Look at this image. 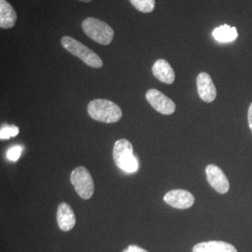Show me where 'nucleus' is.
Returning a JSON list of instances; mask_svg holds the SVG:
<instances>
[{
    "mask_svg": "<svg viewBox=\"0 0 252 252\" xmlns=\"http://www.w3.org/2000/svg\"><path fill=\"white\" fill-rule=\"evenodd\" d=\"M152 70L153 76L161 82L172 84L175 81V72L170 63L164 59H158L153 64Z\"/></svg>",
    "mask_w": 252,
    "mask_h": 252,
    "instance_id": "obj_11",
    "label": "nucleus"
},
{
    "mask_svg": "<svg viewBox=\"0 0 252 252\" xmlns=\"http://www.w3.org/2000/svg\"><path fill=\"white\" fill-rule=\"evenodd\" d=\"M123 252H149L144 249L136 246V245H130L126 250Z\"/></svg>",
    "mask_w": 252,
    "mask_h": 252,
    "instance_id": "obj_18",
    "label": "nucleus"
},
{
    "mask_svg": "<svg viewBox=\"0 0 252 252\" xmlns=\"http://www.w3.org/2000/svg\"><path fill=\"white\" fill-rule=\"evenodd\" d=\"M146 99L156 111L163 115H171L176 111V104L162 92L150 89L146 93Z\"/></svg>",
    "mask_w": 252,
    "mask_h": 252,
    "instance_id": "obj_6",
    "label": "nucleus"
},
{
    "mask_svg": "<svg viewBox=\"0 0 252 252\" xmlns=\"http://www.w3.org/2000/svg\"><path fill=\"white\" fill-rule=\"evenodd\" d=\"M196 85L199 96L203 101L211 103L216 99V87L209 74L207 72L200 73L196 78Z\"/></svg>",
    "mask_w": 252,
    "mask_h": 252,
    "instance_id": "obj_9",
    "label": "nucleus"
},
{
    "mask_svg": "<svg viewBox=\"0 0 252 252\" xmlns=\"http://www.w3.org/2000/svg\"><path fill=\"white\" fill-rule=\"evenodd\" d=\"M70 181L81 198L90 199L94 191V183L90 172L84 166H78L70 175Z\"/></svg>",
    "mask_w": 252,
    "mask_h": 252,
    "instance_id": "obj_5",
    "label": "nucleus"
},
{
    "mask_svg": "<svg viewBox=\"0 0 252 252\" xmlns=\"http://www.w3.org/2000/svg\"><path fill=\"white\" fill-rule=\"evenodd\" d=\"M79 1H81V2H85V3H89V2H91L92 0H79Z\"/></svg>",
    "mask_w": 252,
    "mask_h": 252,
    "instance_id": "obj_20",
    "label": "nucleus"
},
{
    "mask_svg": "<svg viewBox=\"0 0 252 252\" xmlns=\"http://www.w3.org/2000/svg\"><path fill=\"white\" fill-rule=\"evenodd\" d=\"M20 130L15 126H4L0 130V138L2 140L9 139L10 137H15L18 135Z\"/></svg>",
    "mask_w": 252,
    "mask_h": 252,
    "instance_id": "obj_16",
    "label": "nucleus"
},
{
    "mask_svg": "<svg viewBox=\"0 0 252 252\" xmlns=\"http://www.w3.org/2000/svg\"><path fill=\"white\" fill-rule=\"evenodd\" d=\"M88 114L100 123L114 124L123 117V111L114 102L107 99H94L88 105Z\"/></svg>",
    "mask_w": 252,
    "mask_h": 252,
    "instance_id": "obj_1",
    "label": "nucleus"
},
{
    "mask_svg": "<svg viewBox=\"0 0 252 252\" xmlns=\"http://www.w3.org/2000/svg\"><path fill=\"white\" fill-rule=\"evenodd\" d=\"M212 35L218 42L229 43V42H233L237 38L238 33L235 27L223 25L214 29Z\"/></svg>",
    "mask_w": 252,
    "mask_h": 252,
    "instance_id": "obj_14",
    "label": "nucleus"
},
{
    "mask_svg": "<svg viewBox=\"0 0 252 252\" xmlns=\"http://www.w3.org/2000/svg\"><path fill=\"white\" fill-rule=\"evenodd\" d=\"M207 179L209 185L217 192L224 194L230 189V183L223 171L215 164H208L206 168Z\"/></svg>",
    "mask_w": 252,
    "mask_h": 252,
    "instance_id": "obj_8",
    "label": "nucleus"
},
{
    "mask_svg": "<svg viewBox=\"0 0 252 252\" xmlns=\"http://www.w3.org/2000/svg\"><path fill=\"white\" fill-rule=\"evenodd\" d=\"M17 13L11 4L7 0H0V27L9 29L14 27L17 22Z\"/></svg>",
    "mask_w": 252,
    "mask_h": 252,
    "instance_id": "obj_13",
    "label": "nucleus"
},
{
    "mask_svg": "<svg viewBox=\"0 0 252 252\" xmlns=\"http://www.w3.org/2000/svg\"><path fill=\"white\" fill-rule=\"evenodd\" d=\"M57 223L63 232L72 230L76 225V216L71 207L66 203H61L57 209Z\"/></svg>",
    "mask_w": 252,
    "mask_h": 252,
    "instance_id": "obj_10",
    "label": "nucleus"
},
{
    "mask_svg": "<svg viewBox=\"0 0 252 252\" xmlns=\"http://www.w3.org/2000/svg\"><path fill=\"white\" fill-rule=\"evenodd\" d=\"M61 44L69 54L80 58L88 66L94 68H101L103 66V61L97 54L71 36H63L61 38Z\"/></svg>",
    "mask_w": 252,
    "mask_h": 252,
    "instance_id": "obj_3",
    "label": "nucleus"
},
{
    "mask_svg": "<svg viewBox=\"0 0 252 252\" xmlns=\"http://www.w3.org/2000/svg\"><path fill=\"white\" fill-rule=\"evenodd\" d=\"M81 28L85 35L101 45H108L114 37V30L107 23L88 17L81 23Z\"/></svg>",
    "mask_w": 252,
    "mask_h": 252,
    "instance_id": "obj_4",
    "label": "nucleus"
},
{
    "mask_svg": "<svg viewBox=\"0 0 252 252\" xmlns=\"http://www.w3.org/2000/svg\"><path fill=\"white\" fill-rule=\"evenodd\" d=\"M113 159L118 167L126 173H135L138 170V160L134 155L132 143L125 139H119L113 148Z\"/></svg>",
    "mask_w": 252,
    "mask_h": 252,
    "instance_id": "obj_2",
    "label": "nucleus"
},
{
    "mask_svg": "<svg viewBox=\"0 0 252 252\" xmlns=\"http://www.w3.org/2000/svg\"><path fill=\"white\" fill-rule=\"evenodd\" d=\"M191 252H238L232 244L224 241H207L196 244Z\"/></svg>",
    "mask_w": 252,
    "mask_h": 252,
    "instance_id": "obj_12",
    "label": "nucleus"
},
{
    "mask_svg": "<svg viewBox=\"0 0 252 252\" xmlns=\"http://www.w3.org/2000/svg\"><path fill=\"white\" fill-rule=\"evenodd\" d=\"M130 3L140 12L150 13L155 9V0H129Z\"/></svg>",
    "mask_w": 252,
    "mask_h": 252,
    "instance_id": "obj_15",
    "label": "nucleus"
},
{
    "mask_svg": "<svg viewBox=\"0 0 252 252\" xmlns=\"http://www.w3.org/2000/svg\"><path fill=\"white\" fill-rule=\"evenodd\" d=\"M22 147L20 146H14L12 148H10L8 153H7V158L9 159V161H12V162H16L18 161L20 156H21V153H22Z\"/></svg>",
    "mask_w": 252,
    "mask_h": 252,
    "instance_id": "obj_17",
    "label": "nucleus"
},
{
    "mask_svg": "<svg viewBox=\"0 0 252 252\" xmlns=\"http://www.w3.org/2000/svg\"><path fill=\"white\" fill-rule=\"evenodd\" d=\"M248 122H249V126L252 130V103L249 108V112H248Z\"/></svg>",
    "mask_w": 252,
    "mask_h": 252,
    "instance_id": "obj_19",
    "label": "nucleus"
},
{
    "mask_svg": "<svg viewBox=\"0 0 252 252\" xmlns=\"http://www.w3.org/2000/svg\"><path fill=\"white\" fill-rule=\"evenodd\" d=\"M163 201L177 209H187L193 206L194 196L185 189H172L165 193L163 196Z\"/></svg>",
    "mask_w": 252,
    "mask_h": 252,
    "instance_id": "obj_7",
    "label": "nucleus"
}]
</instances>
